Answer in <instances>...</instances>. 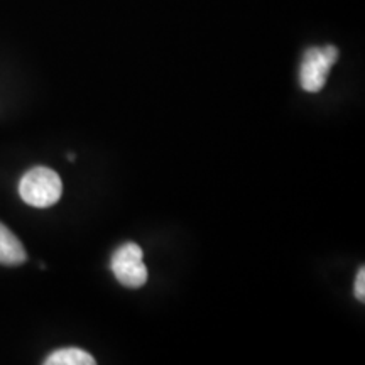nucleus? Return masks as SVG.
<instances>
[{
  "mask_svg": "<svg viewBox=\"0 0 365 365\" xmlns=\"http://www.w3.org/2000/svg\"><path fill=\"white\" fill-rule=\"evenodd\" d=\"M46 365H93L95 359L85 350L76 349V346H68V349H59L48 359L44 360Z\"/></svg>",
  "mask_w": 365,
  "mask_h": 365,
  "instance_id": "5",
  "label": "nucleus"
},
{
  "mask_svg": "<svg viewBox=\"0 0 365 365\" xmlns=\"http://www.w3.org/2000/svg\"><path fill=\"white\" fill-rule=\"evenodd\" d=\"M339 59V49L335 46L309 48L304 53L299 66V85L304 91L317 93L325 86L331 66Z\"/></svg>",
  "mask_w": 365,
  "mask_h": 365,
  "instance_id": "2",
  "label": "nucleus"
},
{
  "mask_svg": "<svg viewBox=\"0 0 365 365\" xmlns=\"http://www.w3.org/2000/svg\"><path fill=\"white\" fill-rule=\"evenodd\" d=\"M19 195L24 203L34 208H49L59 202L63 195L61 178L51 168H33L22 176Z\"/></svg>",
  "mask_w": 365,
  "mask_h": 365,
  "instance_id": "1",
  "label": "nucleus"
},
{
  "mask_svg": "<svg viewBox=\"0 0 365 365\" xmlns=\"http://www.w3.org/2000/svg\"><path fill=\"white\" fill-rule=\"evenodd\" d=\"M355 298L359 301H365V267H360L355 277V286H354Z\"/></svg>",
  "mask_w": 365,
  "mask_h": 365,
  "instance_id": "6",
  "label": "nucleus"
},
{
  "mask_svg": "<svg viewBox=\"0 0 365 365\" xmlns=\"http://www.w3.org/2000/svg\"><path fill=\"white\" fill-rule=\"evenodd\" d=\"M110 267L115 279L129 289H139L148 282L144 252L134 242H127L113 252Z\"/></svg>",
  "mask_w": 365,
  "mask_h": 365,
  "instance_id": "3",
  "label": "nucleus"
},
{
  "mask_svg": "<svg viewBox=\"0 0 365 365\" xmlns=\"http://www.w3.org/2000/svg\"><path fill=\"white\" fill-rule=\"evenodd\" d=\"M27 259L22 242L9 228L0 223V264L2 266H21Z\"/></svg>",
  "mask_w": 365,
  "mask_h": 365,
  "instance_id": "4",
  "label": "nucleus"
}]
</instances>
